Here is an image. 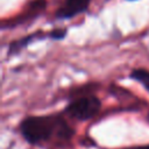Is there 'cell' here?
I'll return each instance as SVG.
<instances>
[{
	"label": "cell",
	"mask_w": 149,
	"mask_h": 149,
	"mask_svg": "<svg viewBox=\"0 0 149 149\" xmlns=\"http://www.w3.org/2000/svg\"><path fill=\"white\" fill-rule=\"evenodd\" d=\"M147 120H148V122H149V112H148V114H147Z\"/></svg>",
	"instance_id": "obj_7"
},
{
	"label": "cell",
	"mask_w": 149,
	"mask_h": 149,
	"mask_svg": "<svg viewBox=\"0 0 149 149\" xmlns=\"http://www.w3.org/2000/svg\"><path fill=\"white\" fill-rule=\"evenodd\" d=\"M121 149H149V143L148 144H139V146H130V147H125Z\"/></svg>",
	"instance_id": "obj_6"
},
{
	"label": "cell",
	"mask_w": 149,
	"mask_h": 149,
	"mask_svg": "<svg viewBox=\"0 0 149 149\" xmlns=\"http://www.w3.org/2000/svg\"><path fill=\"white\" fill-rule=\"evenodd\" d=\"M127 1H136V0H127Z\"/></svg>",
	"instance_id": "obj_8"
},
{
	"label": "cell",
	"mask_w": 149,
	"mask_h": 149,
	"mask_svg": "<svg viewBox=\"0 0 149 149\" xmlns=\"http://www.w3.org/2000/svg\"><path fill=\"white\" fill-rule=\"evenodd\" d=\"M128 77L132 79V80H135L137 83H140L144 90L149 93V70L146 69V68H134Z\"/></svg>",
	"instance_id": "obj_5"
},
{
	"label": "cell",
	"mask_w": 149,
	"mask_h": 149,
	"mask_svg": "<svg viewBox=\"0 0 149 149\" xmlns=\"http://www.w3.org/2000/svg\"><path fill=\"white\" fill-rule=\"evenodd\" d=\"M92 0H64L56 9L54 16L57 20H70L79 14L85 13Z\"/></svg>",
	"instance_id": "obj_4"
},
{
	"label": "cell",
	"mask_w": 149,
	"mask_h": 149,
	"mask_svg": "<svg viewBox=\"0 0 149 149\" xmlns=\"http://www.w3.org/2000/svg\"><path fill=\"white\" fill-rule=\"evenodd\" d=\"M98 87V83H87L70 90L69 102L62 111L64 115L80 122L93 119L101 109V100L94 93Z\"/></svg>",
	"instance_id": "obj_2"
},
{
	"label": "cell",
	"mask_w": 149,
	"mask_h": 149,
	"mask_svg": "<svg viewBox=\"0 0 149 149\" xmlns=\"http://www.w3.org/2000/svg\"><path fill=\"white\" fill-rule=\"evenodd\" d=\"M66 35H68V29L66 28H55V29L47 30V31H43V30L34 31L31 34L24 35V36L17 38V40L12 41L8 45L7 56L12 57L14 55L20 54L23 49H26L29 44H31L36 40L41 41V40H44V38H50V40H54V41H62Z\"/></svg>",
	"instance_id": "obj_3"
},
{
	"label": "cell",
	"mask_w": 149,
	"mask_h": 149,
	"mask_svg": "<svg viewBox=\"0 0 149 149\" xmlns=\"http://www.w3.org/2000/svg\"><path fill=\"white\" fill-rule=\"evenodd\" d=\"M17 127L20 135L27 143L38 147L48 143L57 147L68 146L76 134L63 112L27 115Z\"/></svg>",
	"instance_id": "obj_1"
}]
</instances>
